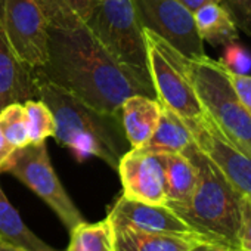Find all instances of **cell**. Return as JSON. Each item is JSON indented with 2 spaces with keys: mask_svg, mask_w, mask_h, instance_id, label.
I'll use <instances>...</instances> for the list:
<instances>
[{
  "mask_svg": "<svg viewBox=\"0 0 251 251\" xmlns=\"http://www.w3.org/2000/svg\"><path fill=\"white\" fill-rule=\"evenodd\" d=\"M36 73L92 108L120 115L123 102L155 98L150 73L117 61L83 24L73 30L49 28L48 61Z\"/></svg>",
  "mask_w": 251,
  "mask_h": 251,
  "instance_id": "1",
  "label": "cell"
},
{
  "mask_svg": "<svg viewBox=\"0 0 251 251\" xmlns=\"http://www.w3.org/2000/svg\"><path fill=\"white\" fill-rule=\"evenodd\" d=\"M36 98L55 117L53 138L78 161L96 157L117 170L120 158L130 150L120 115L106 114L84 103L70 92L36 73Z\"/></svg>",
  "mask_w": 251,
  "mask_h": 251,
  "instance_id": "2",
  "label": "cell"
},
{
  "mask_svg": "<svg viewBox=\"0 0 251 251\" xmlns=\"http://www.w3.org/2000/svg\"><path fill=\"white\" fill-rule=\"evenodd\" d=\"M185 154L197 170V183L189 201L172 208L205 242L238 251L242 195L226 180L216 164L194 144Z\"/></svg>",
  "mask_w": 251,
  "mask_h": 251,
  "instance_id": "3",
  "label": "cell"
},
{
  "mask_svg": "<svg viewBox=\"0 0 251 251\" xmlns=\"http://www.w3.org/2000/svg\"><path fill=\"white\" fill-rule=\"evenodd\" d=\"M183 67L207 115L235 147L251 155V115L238 99L225 67L207 55L185 56Z\"/></svg>",
  "mask_w": 251,
  "mask_h": 251,
  "instance_id": "4",
  "label": "cell"
},
{
  "mask_svg": "<svg viewBox=\"0 0 251 251\" xmlns=\"http://www.w3.org/2000/svg\"><path fill=\"white\" fill-rule=\"evenodd\" d=\"M84 25L117 61L150 73L144 25L133 0H96Z\"/></svg>",
  "mask_w": 251,
  "mask_h": 251,
  "instance_id": "5",
  "label": "cell"
},
{
  "mask_svg": "<svg viewBox=\"0 0 251 251\" xmlns=\"http://www.w3.org/2000/svg\"><path fill=\"white\" fill-rule=\"evenodd\" d=\"M144 36L155 98L185 121H200L207 112L185 74V56L154 31L144 28Z\"/></svg>",
  "mask_w": 251,
  "mask_h": 251,
  "instance_id": "6",
  "label": "cell"
},
{
  "mask_svg": "<svg viewBox=\"0 0 251 251\" xmlns=\"http://www.w3.org/2000/svg\"><path fill=\"white\" fill-rule=\"evenodd\" d=\"M5 172L15 176L42 198L70 232L84 222L83 214L67 194L52 167L46 142L28 144L27 147L17 150Z\"/></svg>",
  "mask_w": 251,
  "mask_h": 251,
  "instance_id": "7",
  "label": "cell"
},
{
  "mask_svg": "<svg viewBox=\"0 0 251 251\" xmlns=\"http://www.w3.org/2000/svg\"><path fill=\"white\" fill-rule=\"evenodd\" d=\"M0 24L14 52L31 68L48 61L49 25L36 0H3Z\"/></svg>",
  "mask_w": 251,
  "mask_h": 251,
  "instance_id": "8",
  "label": "cell"
},
{
  "mask_svg": "<svg viewBox=\"0 0 251 251\" xmlns=\"http://www.w3.org/2000/svg\"><path fill=\"white\" fill-rule=\"evenodd\" d=\"M144 28L154 31L186 58L204 56L194 14L177 0H133Z\"/></svg>",
  "mask_w": 251,
  "mask_h": 251,
  "instance_id": "9",
  "label": "cell"
},
{
  "mask_svg": "<svg viewBox=\"0 0 251 251\" xmlns=\"http://www.w3.org/2000/svg\"><path fill=\"white\" fill-rule=\"evenodd\" d=\"M195 145L216 164L226 180L251 201V155L235 147L205 114L200 121H185Z\"/></svg>",
  "mask_w": 251,
  "mask_h": 251,
  "instance_id": "10",
  "label": "cell"
},
{
  "mask_svg": "<svg viewBox=\"0 0 251 251\" xmlns=\"http://www.w3.org/2000/svg\"><path fill=\"white\" fill-rule=\"evenodd\" d=\"M123 195L148 204H166L164 166L160 152L130 148L117 166Z\"/></svg>",
  "mask_w": 251,
  "mask_h": 251,
  "instance_id": "11",
  "label": "cell"
},
{
  "mask_svg": "<svg viewBox=\"0 0 251 251\" xmlns=\"http://www.w3.org/2000/svg\"><path fill=\"white\" fill-rule=\"evenodd\" d=\"M108 216L115 225H126L139 230L175 235H197L191 226L166 204H148L121 195Z\"/></svg>",
  "mask_w": 251,
  "mask_h": 251,
  "instance_id": "12",
  "label": "cell"
},
{
  "mask_svg": "<svg viewBox=\"0 0 251 251\" xmlns=\"http://www.w3.org/2000/svg\"><path fill=\"white\" fill-rule=\"evenodd\" d=\"M34 98V68L14 52L0 24V109L17 102L24 103Z\"/></svg>",
  "mask_w": 251,
  "mask_h": 251,
  "instance_id": "13",
  "label": "cell"
},
{
  "mask_svg": "<svg viewBox=\"0 0 251 251\" xmlns=\"http://www.w3.org/2000/svg\"><path fill=\"white\" fill-rule=\"evenodd\" d=\"M112 225L115 251H191L205 242L197 235L147 232L126 225Z\"/></svg>",
  "mask_w": 251,
  "mask_h": 251,
  "instance_id": "14",
  "label": "cell"
},
{
  "mask_svg": "<svg viewBox=\"0 0 251 251\" xmlns=\"http://www.w3.org/2000/svg\"><path fill=\"white\" fill-rule=\"evenodd\" d=\"M161 108L157 98L144 95H133L123 102L120 120L130 148H142L151 139L157 129Z\"/></svg>",
  "mask_w": 251,
  "mask_h": 251,
  "instance_id": "15",
  "label": "cell"
},
{
  "mask_svg": "<svg viewBox=\"0 0 251 251\" xmlns=\"http://www.w3.org/2000/svg\"><path fill=\"white\" fill-rule=\"evenodd\" d=\"M166 182V205L170 208L185 205L197 183V170L191 160L182 152L161 154Z\"/></svg>",
  "mask_w": 251,
  "mask_h": 251,
  "instance_id": "16",
  "label": "cell"
},
{
  "mask_svg": "<svg viewBox=\"0 0 251 251\" xmlns=\"http://www.w3.org/2000/svg\"><path fill=\"white\" fill-rule=\"evenodd\" d=\"M0 244L24 251H58L42 241L25 225L2 188H0Z\"/></svg>",
  "mask_w": 251,
  "mask_h": 251,
  "instance_id": "17",
  "label": "cell"
},
{
  "mask_svg": "<svg viewBox=\"0 0 251 251\" xmlns=\"http://www.w3.org/2000/svg\"><path fill=\"white\" fill-rule=\"evenodd\" d=\"M197 31L202 42L213 46H226L238 40V27L227 9L217 2L205 3L194 12Z\"/></svg>",
  "mask_w": 251,
  "mask_h": 251,
  "instance_id": "18",
  "label": "cell"
},
{
  "mask_svg": "<svg viewBox=\"0 0 251 251\" xmlns=\"http://www.w3.org/2000/svg\"><path fill=\"white\" fill-rule=\"evenodd\" d=\"M191 144H194V138L185 120L172 109L163 106L157 129L142 150L160 154L183 152Z\"/></svg>",
  "mask_w": 251,
  "mask_h": 251,
  "instance_id": "19",
  "label": "cell"
},
{
  "mask_svg": "<svg viewBox=\"0 0 251 251\" xmlns=\"http://www.w3.org/2000/svg\"><path fill=\"white\" fill-rule=\"evenodd\" d=\"M49 28L73 30L86 23L96 0H36Z\"/></svg>",
  "mask_w": 251,
  "mask_h": 251,
  "instance_id": "20",
  "label": "cell"
},
{
  "mask_svg": "<svg viewBox=\"0 0 251 251\" xmlns=\"http://www.w3.org/2000/svg\"><path fill=\"white\" fill-rule=\"evenodd\" d=\"M67 251H115L114 225L106 216L96 223L83 222L71 230V239Z\"/></svg>",
  "mask_w": 251,
  "mask_h": 251,
  "instance_id": "21",
  "label": "cell"
},
{
  "mask_svg": "<svg viewBox=\"0 0 251 251\" xmlns=\"http://www.w3.org/2000/svg\"><path fill=\"white\" fill-rule=\"evenodd\" d=\"M0 132L15 150L30 144V130L24 103H11L0 109Z\"/></svg>",
  "mask_w": 251,
  "mask_h": 251,
  "instance_id": "22",
  "label": "cell"
},
{
  "mask_svg": "<svg viewBox=\"0 0 251 251\" xmlns=\"http://www.w3.org/2000/svg\"><path fill=\"white\" fill-rule=\"evenodd\" d=\"M24 108L28 121L30 144H42L55 135V117L42 99H30L24 102Z\"/></svg>",
  "mask_w": 251,
  "mask_h": 251,
  "instance_id": "23",
  "label": "cell"
},
{
  "mask_svg": "<svg viewBox=\"0 0 251 251\" xmlns=\"http://www.w3.org/2000/svg\"><path fill=\"white\" fill-rule=\"evenodd\" d=\"M227 71L236 74H248L251 71V53L239 46L236 42L225 46L223 55L219 61Z\"/></svg>",
  "mask_w": 251,
  "mask_h": 251,
  "instance_id": "24",
  "label": "cell"
},
{
  "mask_svg": "<svg viewBox=\"0 0 251 251\" xmlns=\"http://www.w3.org/2000/svg\"><path fill=\"white\" fill-rule=\"evenodd\" d=\"M220 3L227 9L236 27L251 34V0H222Z\"/></svg>",
  "mask_w": 251,
  "mask_h": 251,
  "instance_id": "25",
  "label": "cell"
},
{
  "mask_svg": "<svg viewBox=\"0 0 251 251\" xmlns=\"http://www.w3.org/2000/svg\"><path fill=\"white\" fill-rule=\"evenodd\" d=\"M226 70V68H225ZM226 75L238 96V99L241 100L242 106L245 108V111L251 115V75L248 74H236L232 71L226 70Z\"/></svg>",
  "mask_w": 251,
  "mask_h": 251,
  "instance_id": "26",
  "label": "cell"
},
{
  "mask_svg": "<svg viewBox=\"0 0 251 251\" xmlns=\"http://www.w3.org/2000/svg\"><path fill=\"white\" fill-rule=\"evenodd\" d=\"M238 251H251V201L244 197L238 229Z\"/></svg>",
  "mask_w": 251,
  "mask_h": 251,
  "instance_id": "27",
  "label": "cell"
},
{
  "mask_svg": "<svg viewBox=\"0 0 251 251\" xmlns=\"http://www.w3.org/2000/svg\"><path fill=\"white\" fill-rule=\"evenodd\" d=\"M15 151L17 150L8 144V141L5 139L2 132H0V173L6 170V167H8Z\"/></svg>",
  "mask_w": 251,
  "mask_h": 251,
  "instance_id": "28",
  "label": "cell"
},
{
  "mask_svg": "<svg viewBox=\"0 0 251 251\" xmlns=\"http://www.w3.org/2000/svg\"><path fill=\"white\" fill-rule=\"evenodd\" d=\"M179 3H182L185 8H188L192 14L198 9V8H201V6H204L205 3H211V2H217V3H220L222 0H177Z\"/></svg>",
  "mask_w": 251,
  "mask_h": 251,
  "instance_id": "29",
  "label": "cell"
},
{
  "mask_svg": "<svg viewBox=\"0 0 251 251\" xmlns=\"http://www.w3.org/2000/svg\"><path fill=\"white\" fill-rule=\"evenodd\" d=\"M0 251H24V250L15 248V247H9V245H5V244H0Z\"/></svg>",
  "mask_w": 251,
  "mask_h": 251,
  "instance_id": "30",
  "label": "cell"
},
{
  "mask_svg": "<svg viewBox=\"0 0 251 251\" xmlns=\"http://www.w3.org/2000/svg\"><path fill=\"white\" fill-rule=\"evenodd\" d=\"M207 244H208V242H202V244L197 245L195 248H192L191 251H207Z\"/></svg>",
  "mask_w": 251,
  "mask_h": 251,
  "instance_id": "31",
  "label": "cell"
},
{
  "mask_svg": "<svg viewBox=\"0 0 251 251\" xmlns=\"http://www.w3.org/2000/svg\"><path fill=\"white\" fill-rule=\"evenodd\" d=\"M2 5H3V0H0V14H2Z\"/></svg>",
  "mask_w": 251,
  "mask_h": 251,
  "instance_id": "32",
  "label": "cell"
}]
</instances>
